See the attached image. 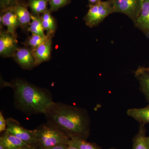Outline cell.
<instances>
[{
	"label": "cell",
	"instance_id": "cell-1",
	"mask_svg": "<svg viewBox=\"0 0 149 149\" xmlns=\"http://www.w3.org/2000/svg\"><path fill=\"white\" fill-rule=\"evenodd\" d=\"M47 122L61 130L70 139L87 140L90 134L91 118L85 109L62 102H55L45 113Z\"/></svg>",
	"mask_w": 149,
	"mask_h": 149
},
{
	"label": "cell",
	"instance_id": "cell-2",
	"mask_svg": "<svg viewBox=\"0 0 149 149\" xmlns=\"http://www.w3.org/2000/svg\"><path fill=\"white\" fill-rule=\"evenodd\" d=\"M14 92L15 108L24 114H45L54 103L52 93L49 90L40 88L22 79H15L10 83Z\"/></svg>",
	"mask_w": 149,
	"mask_h": 149
},
{
	"label": "cell",
	"instance_id": "cell-3",
	"mask_svg": "<svg viewBox=\"0 0 149 149\" xmlns=\"http://www.w3.org/2000/svg\"><path fill=\"white\" fill-rule=\"evenodd\" d=\"M36 146L39 149H47L63 145H68L71 139L55 126L47 122L33 130Z\"/></svg>",
	"mask_w": 149,
	"mask_h": 149
},
{
	"label": "cell",
	"instance_id": "cell-4",
	"mask_svg": "<svg viewBox=\"0 0 149 149\" xmlns=\"http://www.w3.org/2000/svg\"><path fill=\"white\" fill-rule=\"evenodd\" d=\"M112 0H108L91 6L84 17V20L88 27H96L103 21L107 17L113 13Z\"/></svg>",
	"mask_w": 149,
	"mask_h": 149
},
{
	"label": "cell",
	"instance_id": "cell-5",
	"mask_svg": "<svg viewBox=\"0 0 149 149\" xmlns=\"http://www.w3.org/2000/svg\"><path fill=\"white\" fill-rule=\"evenodd\" d=\"M143 0H112L114 13L125 14L135 22L140 12Z\"/></svg>",
	"mask_w": 149,
	"mask_h": 149
},
{
	"label": "cell",
	"instance_id": "cell-6",
	"mask_svg": "<svg viewBox=\"0 0 149 149\" xmlns=\"http://www.w3.org/2000/svg\"><path fill=\"white\" fill-rule=\"evenodd\" d=\"M6 131L17 137L29 146H35L36 140L34 130H28L20 125L17 120L12 118H7Z\"/></svg>",
	"mask_w": 149,
	"mask_h": 149
},
{
	"label": "cell",
	"instance_id": "cell-7",
	"mask_svg": "<svg viewBox=\"0 0 149 149\" xmlns=\"http://www.w3.org/2000/svg\"><path fill=\"white\" fill-rule=\"evenodd\" d=\"M17 42L16 35L1 31L0 33V55L4 57L13 56L16 50Z\"/></svg>",
	"mask_w": 149,
	"mask_h": 149
},
{
	"label": "cell",
	"instance_id": "cell-8",
	"mask_svg": "<svg viewBox=\"0 0 149 149\" xmlns=\"http://www.w3.org/2000/svg\"><path fill=\"white\" fill-rule=\"evenodd\" d=\"M12 57L22 69L30 70L36 66L35 57L31 49L18 47Z\"/></svg>",
	"mask_w": 149,
	"mask_h": 149
},
{
	"label": "cell",
	"instance_id": "cell-9",
	"mask_svg": "<svg viewBox=\"0 0 149 149\" xmlns=\"http://www.w3.org/2000/svg\"><path fill=\"white\" fill-rule=\"evenodd\" d=\"M135 27L149 39V0H143L141 12L134 22Z\"/></svg>",
	"mask_w": 149,
	"mask_h": 149
},
{
	"label": "cell",
	"instance_id": "cell-10",
	"mask_svg": "<svg viewBox=\"0 0 149 149\" xmlns=\"http://www.w3.org/2000/svg\"><path fill=\"white\" fill-rule=\"evenodd\" d=\"M52 49V37H49L34 50L32 51L36 66L44 62L48 61L51 58Z\"/></svg>",
	"mask_w": 149,
	"mask_h": 149
},
{
	"label": "cell",
	"instance_id": "cell-11",
	"mask_svg": "<svg viewBox=\"0 0 149 149\" xmlns=\"http://www.w3.org/2000/svg\"><path fill=\"white\" fill-rule=\"evenodd\" d=\"M135 76L140 85V89L149 103V67L139 66Z\"/></svg>",
	"mask_w": 149,
	"mask_h": 149
},
{
	"label": "cell",
	"instance_id": "cell-12",
	"mask_svg": "<svg viewBox=\"0 0 149 149\" xmlns=\"http://www.w3.org/2000/svg\"><path fill=\"white\" fill-rule=\"evenodd\" d=\"M0 18L1 23L6 27V32L15 35V31L20 26L15 14L10 9L8 8L6 9Z\"/></svg>",
	"mask_w": 149,
	"mask_h": 149
},
{
	"label": "cell",
	"instance_id": "cell-13",
	"mask_svg": "<svg viewBox=\"0 0 149 149\" xmlns=\"http://www.w3.org/2000/svg\"><path fill=\"white\" fill-rule=\"evenodd\" d=\"M8 8L15 14L22 29H28L31 23V14L29 13L27 8L21 4L16 3L13 7Z\"/></svg>",
	"mask_w": 149,
	"mask_h": 149
},
{
	"label": "cell",
	"instance_id": "cell-14",
	"mask_svg": "<svg viewBox=\"0 0 149 149\" xmlns=\"http://www.w3.org/2000/svg\"><path fill=\"white\" fill-rule=\"evenodd\" d=\"M0 142L3 144L6 149H21L29 146L6 131L3 132L0 137Z\"/></svg>",
	"mask_w": 149,
	"mask_h": 149
},
{
	"label": "cell",
	"instance_id": "cell-15",
	"mask_svg": "<svg viewBox=\"0 0 149 149\" xmlns=\"http://www.w3.org/2000/svg\"><path fill=\"white\" fill-rule=\"evenodd\" d=\"M146 129L145 124L140 123L138 133L133 139L132 149H149V145L147 140Z\"/></svg>",
	"mask_w": 149,
	"mask_h": 149
},
{
	"label": "cell",
	"instance_id": "cell-16",
	"mask_svg": "<svg viewBox=\"0 0 149 149\" xmlns=\"http://www.w3.org/2000/svg\"><path fill=\"white\" fill-rule=\"evenodd\" d=\"M126 113L134 120L146 124L149 123V103L146 107L142 108H132L127 110Z\"/></svg>",
	"mask_w": 149,
	"mask_h": 149
},
{
	"label": "cell",
	"instance_id": "cell-17",
	"mask_svg": "<svg viewBox=\"0 0 149 149\" xmlns=\"http://www.w3.org/2000/svg\"><path fill=\"white\" fill-rule=\"evenodd\" d=\"M44 29L47 32V36L52 37L54 34L56 29L55 22L51 11L47 10L41 17Z\"/></svg>",
	"mask_w": 149,
	"mask_h": 149
},
{
	"label": "cell",
	"instance_id": "cell-18",
	"mask_svg": "<svg viewBox=\"0 0 149 149\" xmlns=\"http://www.w3.org/2000/svg\"><path fill=\"white\" fill-rule=\"evenodd\" d=\"M31 20L28 30L34 35H40L42 37L47 36L45 33V29L42 23V19L40 16L31 14Z\"/></svg>",
	"mask_w": 149,
	"mask_h": 149
},
{
	"label": "cell",
	"instance_id": "cell-19",
	"mask_svg": "<svg viewBox=\"0 0 149 149\" xmlns=\"http://www.w3.org/2000/svg\"><path fill=\"white\" fill-rule=\"evenodd\" d=\"M49 0H29V6L32 14L39 16L41 14L45 12Z\"/></svg>",
	"mask_w": 149,
	"mask_h": 149
},
{
	"label": "cell",
	"instance_id": "cell-20",
	"mask_svg": "<svg viewBox=\"0 0 149 149\" xmlns=\"http://www.w3.org/2000/svg\"><path fill=\"white\" fill-rule=\"evenodd\" d=\"M49 37H50L48 36L43 37L40 35L32 34L31 36L28 37L25 44L30 47V49L33 51L37 49L41 44L45 42Z\"/></svg>",
	"mask_w": 149,
	"mask_h": 149
},
{
	"label": "cell",
	"instance_id": "cell-21",
	"mask_svg": "<svg viewBox=\"0 0 149 149\" xmlns=\"http://www.w3.org/2000/svg\"><path fill=\"white\" fill-rule=\"evenodd\" d=\"M71 140L78 149H102L96 144L87 142L85 139L74 138Z\"/></svg>",
	"mask_w": 149,
	"mask_h": 149
},
{
	"label": "cell",
	"instance_id": "cell-22",
	"mask_svg": "<svg viewBox=\"0 0 149 149\" xmlns=\"http://www.w3.org/2000/svg\"><path fill=\"white\" fill-rule=\"evenodd\" d=\"M70 0H49L50 11H55L68 4Z\"/></svg>",
	"mask_w": 149,
	"mask_h": 149
},
{
	"label": "cell",
	"instance_id": "cell-23",
	"mask_svg": "<svg viewBox=\"0 0 149 149\" xmlns=\"http://www.w3.org/2000/svg\"><path fill=\"white\" fill-rule=\"evenodd\" d=\"M7 129L6 120L5 119L2 112H0V133L5 132Z\"/></svg>",
	"mask_w": 149,
	"mask_h": 149
},
{
	"label": "cell",
	"instance_id": "cell-24",
	"mask_svg": "<svg viewBox=\"0 0 149 149\" xmlns=\"http://www.w3.org/2000/svg\"><path fill=\"white\" fill-rule=\"evenodd\" d=\"M13 0H0V5L2 9L6 10L9 8Z\"/></svg>",
	"mask_w": 149,
	"mask_h": 149
},
{
	"label": "cell",
	"instance_id": "cell-25",
	"mask_svg": "<svg viewBox=\"0 0 149 149\" xmlns=\"http://www.w3.org/2000/svg\"><path fill=\"white\" fill-rule=\"evenodd\" d=\"M68 145L67 144H63V145H58V146H56L47 149H67Z\"/></svg>",
	"mask_w": 149,
	"mask_h": 149
},
{
	"label": "cell",
	"instance_id": "cell-26",
	"mask_svg": "<svg viewBox=\"0 0 149 149\" xmlns=\"http://www.w3.org/2000/svg\"><path fill=\"white\" fill-rule=\"evenodd\" d=\"M67 149H78L75 145L72 143V141H70L69 144H68V146L67 147Z\"/></svg>",
	"mask_w": 149,
	"mask_h": 149
},
{
	"label": "cell",
	"instance_id": "cell-27",
	"mask_svg": "<svg viewBox=\"0 0 149 149\" xmlns=\"http://www.w3.org/2000/svg\"><path fill=\"white\" fill-rule=\"evenodd\" d=\"M90 6L94 5L102 1V0H88Z\"/></svg>",
	"mask_w": 149,
	"mask_h": 149
},
{
	"label": "cell",
	"instance_id": "cell-28",
	"mask_svg": "<svg viewBox=\"0 0 149 149\" xmlns=\"http://www.w3.org/2000/svg\"><path fill=\"white\" fill-rule=\"evenodd\" d=\"M21 149H39L36 146H29Z\"/></svg>",
	"mask_w": 149,
	"mask_h": 149
},
{
	"label": "cell",
	"instance_id": "cell-29",
	"mask_svg": "<svg viewBox=\"0 0 149 149\" xmlns=\"http://www.w3.org/2000/svg\"><path fill=\"white\" fill-rule=\"evenodd\" d=\"M0 149H6L3 144L0 142Z\"/></svg>",
	"mask_w": 149,
	"mask_h": 149
},
{
	"label": "cell",
	"instance_id": "cell-30",
	"mask_svg": "<svg viewBox=\"0 0 149 149\" xmlns=\"http://www.w3.org/2000/svg\"><path fill=\"white\" fill-rule=\"evenodd\" d=\"M147 141H148V143L149 145V136H147Z\"/></svg>",
	"mask_w": 149,
	"mask_h": 149
},
{
	"label": "cell",
	"instance_id": "cell-31",
	"mask_svg": "<svg viewBox=\"0 0 149 149\" xmlns=\"http://www.w3.org/2000/svg\"><path fill=\"white\" fill-rule=\"evenodd\" d=\"M110 149H117L114 148H111Z\"/></svg>",
	"mask_w": 149,
	"mask_h": 149
}]
</instances>
